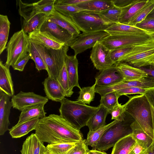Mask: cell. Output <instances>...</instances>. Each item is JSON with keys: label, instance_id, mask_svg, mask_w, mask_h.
Here are the masks:
<instances>
[{"label": "cell", "instance_id": "6da1fadb", "mask_svg": "<svg viewBox=\"0 0 154 154\" xmlns=\"http://www.w3.org/2000/svg\"><path fill=\"white\" fill-rule=\"evenodd\" d=\"M35 134L44 142L78 143L82 135L60 115L51 114L40 119L35 129Z\"/></svg>", "mask_w": 154, "mask_h": 154}, {"label": "cell", "instance_id": "7a4b0ae2", "mask_svg": "<svg viewBox=\"0 0 154 154\" xmlns=\"http://www.w3.org/2000/svg\"><path fill=\"white\" fill-rule=\"evenodd\" d=\"M60 115L77 130L87 126L90 119L99 107L92 106L65 98L60 102Z\"/></svg>", "mask_w": 154, "mask_h": 154}, {"label": "cell", "instance_id": "3957f363", "mask_svg": "<svg viewBox=\"0 0 154 154\" xmlns=\"http://www.w3.org/2000/svg\"><path fill=\"white\" fill-rule=\"evenodd\" d=\"M128 97L125 104L126 113L132 117L144 131L154 140V131L150 104L145 96Z\"/></svg>", "mask_w": 154, "mask_h": 154}, {"label": "cell", "instance_id": "277c9868", "mask_svg": "<svg viewBox=\"0 0 154 154\" xmlns=\"http://www.w3.org/2000/svg\"><path fill=\"white\" fill-rule=\"evenodd\" d=\"M30 40L28 35L23 29L14 33L8 43L7 58L5 65L13 67L29 53Z\"/></svg>", "mask_w": 154, "mask_h": 154}, {"label": "cell", "instance_id": "5b68a950", "mask_svg": "<svg viewBox=\"0 0 154 154\" xmlns=\"http://www.w3.org/2000/svg\"><path fill=\"white\" fill-rule=\"evenodd\" d=\"M70 18L80 31L85 32L105 31L115 23L107 21L97 13L85 10Z\"/></svg>", "mask_w": 154, "mask_h": 154}, {"label": "cell", "instance_id": "8992f818", "mask_svg": "<svg viewBox=\"0 0 154 154\" xmlns=\"http://www.w3.org/2000/svg\"><path fill=\"white\" fill-rule=\"evenodd\" d=\"M18 12L23 18L22 29L28 35L35 29L39 30L48 17L37 11L32 3H24L20 0Z\"/></svg>", "mask_w": 154, "mask_h": 154}, {"label": "cell", "instance_id": "52a82bcc", "mask_svg": "<svg viewBox=\"0 0 154 154\" xmlns=\"http://www.w3.org/2000/svg\"><path fill=\"white\" fill-rule=\"evenodd\" d=\"M153 42L148 33L110 35L100 41L110 50Z\"/></svg>", "mask_w": 154, "mask_h": 154}, {"label": "cell", "instance_id": "ba28073f", "mask_svg": "<svg viewBox=\"0 0 154 154\" xmlns=\"http://www.w3.org/2000/svg\"><path fill=\"white\" fill-rule=\"evenodd\" d=\"M131 123H130L125 118L124 120L118 121L111 126L103 135L97 144L96 149L106 151L113 147L121 139L131 134Z\"/></svg>", "mask_w": 154, "mask_h": 154}, {"label": "cell", "instance_id": "9c48e42d", "mask_svg": "<svg viewBox=\"0 0 154 154\" xmlns=\"http://www.w3.org/2000/svg\"><path fill=\"white\" fill-rule=\"evenodd\" d=\"M109 35L105 31L83 32L76 38L70 47L74 51V56H76L77 54L92 48L97 42L101 41Z\"/></svg>", "mask_w": 154, "mask_h": 154}, {"label": "cell", "instance_id": "30bf717a", "mask_svg": "<svg viewBox=\"0 0 154 154\" xmlns=\"http://www.w3.org/2000/svg\"><path fill=\"white\" fill-rule=\"evenodd\" d=\"M154 86V78L148 76L142 79L131 81L124 80L117 84L107 87L96 86V93L101 96L106 94L128 87H139L148 88Z\"/></svg>", "mask_w": 154, "mask_h": 154}, {"label": "cell", "instance_id": "8fae6325", "mask_svg": "<svg viewBox=\"0 0 154 154\" xmlns=\"http://www.w3.org/2000/svg\"><path fill=\"white\" fill-rule=\"evenodd\" d=\"M92 48L90 58L97 69L101 71L115 64L111 58L110 50L100 42H97Z\"/></svg>", "mask_w": 154, "mask_h": 154}, {"label": "cell", "instance_id": "7c38bea8", "mask_svg": "<svg viewBox=\"0 0 154 154\" xmlns=\"http://www.w3.org/2000/svg\"><path fill=\"white\" fill-rule=\"evenodd\" d=\"M48 99L46 97L37 94L33 92L20 91L11 97V102L13 108L20 111L30 106L42 103H46Z\"/></svg>", "mask_w": 154, "mask_h": 154}, {"label": "cell", "instance_id": "4fadbf2b", "mask_svg": "<svg viewBox=\"0 0 154 154\" xmlns=\"http://www.w3.org/2000/svg\"><path fill=\"white\" fill-rule=\"evenodd\" d=\"M39 30L48 32L64 45L68 47H70L76 39L66 29L47 20L44 22Z\"/></svg>", "mask_w": 154, "mask_h": 154}, {"label": "cell", "instance_id": "5bb4252c", "mask_svg": "<svg viewBox=\"0 0 154 154\" xmlns=\"http://www.w3.org/2000/svg\"><path fill=\"white\" fill-rule=\"evenodd\" d=\"M96 85L107 87L124 81V78L116 64L100 71L95 78Z\"/></svg>", "mask_w": 154, "mask_h": 154}, {"label": "cell", "instance_id": "9a60e30c", "mask_svg": "<svg viewBox=\"0 0 154 154\" xmlns=\"http://www.w3.org/2000/svg\"><path fill=\"white\" fill-rule=\"evenodd\" d=\"M28 35L31 42L42 45L48 48L58 49L64 45V44L47 32H42L36 29Z\"/></svg>", "mask_w": 154, "mask_h": 154}, {"label": "cell", "instance_id": "2e32d148", "mask_svg": "<svg viewBox=\"0 0 154 154\" xmlns=\"http://www.w3.org/2000/svg\"><path fill=\"white\" fill-rule=\"evenodd\" d=\"M42 84L46 97L48 99L60 102L66 97L65 91L58 80L48 76Z\"/></svg>", "mask_w": 154, "mask_h": 154}, {"label": "cell", "instance_id": "e0dca14e", "mask_svg": "<svg viewBox=\"0 0 154 154\" xmlns=\"http://www.w3.org/2000/svg\"><path fill=\"white\" fill-rule=\"evenodd\" d=\"M11 97L0 90V135H3L9 130V117L12 105Z\"/></svg>", "mask_w": 154, "mask_h": 154}, {"label": "cell", "instance_id": "ac0fdd59", "mask_svg": "<svg viewBox=\"0 0 154 154\" xmlns=\"http://www.w3.org/2000/svg\"><path fill=\"white\" fill-rule=\"evenodd\" d=\"M47 20L53 22L66 29L75 38L80 34V31L71 18L64 16L54 9L48 16Z\"/></svg>", "mask_w": 154, "mask_h": 154}, {"label": "cell", "instance_id": "d6986e66", "mask_svg": "<svg viewBox=\"0 0 154 154\" xmlns=\"http://www.w3.org/2000/svg\"><path fill=\"white\" fill-rule=\"evenodd\" d=\"M32 43L45 63L48 76L57 80L60 71L49 48L42 45Z\"/></svg>", "mask_w": 154, "mask_h": 154}, {"label": "cell", "instance_id": "ffe728a7", "mask_svg": "<svg viewBox=\"0 0 154 154\" xmlns=\"http://www.w3.org/2000/svg\"><path fill=\"white\" fill-rule=\"evenodd\" d=\"M45 146L35 133L28 136L23 143L21 154H44Z\"/></svg>", "mask_w": 154, "mask_h": 154}, {"label": "cell", "instance_id": "44dd1931", "mask_svg": "<svg viewBox=\"0 0 154 154\" xmlns=\"http://www.w3.org/2000/svg\"><path fill=\"white\" fill-rule=\"evenodd\" d=\"M154 59L153 48L128 57L121 62H125L134 67L140 68L151 64Z\"/></svg>", "mask_w": 154, "mask_h": 154}, {"label": "cell", "instance_id": "7402d4cb", "mask_svg": "<svg viewBox=\"0 0 154 154\" xmlns=\"http://www.w3.org/2000/svg\"><path fill=\"white\" fill-rule=\"evenodd\" d=\"M148 0H134L128 6L122 8L119 23L128 25L129 23Z\"/></svg>", "mask_w": 154, "mask_h": 154}, {"label": "cell", "instance_id": "603a6c76", "mask_svg": "<svg viewBox=\"0 0 154 154\" xmlns=\"http://www.w3.org/2000/svg\"><path fill=\"white\" fill-rule=\"evenodd\" d=\"M78 61L76 56L67 55L66 64L67 72L70 89L73 91L74 87H77L81 89L79 83L78 74Z\"/></svg>", "mask_w": 154, "mask_h": 154}, {"label": "cell", "instance_id": "cb8c5ba5", "mask_svg": "<svg viewBox=\"0 0 154 154\" xmlns=\"http://www.w3.org/2000/svg\"><path fill=\"white\" fill-rule=\"evenodd\" d=\"M99 108L90 119L87 125L89 131L94 132L106 125V119L109 111L102 105L100 104Z\"/></svg>", "mask_w": 154, "mask_h": 154}, {"label": "cell", "instance_id": "d4e9b609", "mask_svg": "<svg viewBox=\"0 0 154 154\" xmlns=\"http://www.w3.org/2000/svg\"><path fill=\"white\" fill-rule=\"evenodd\" d=\"M116 64L124 78V80H134L148 76L147 74L143 70L132 66L126 63L120 62Z\"/></svg>", "mask_w": 154, "mask_h": 154}, {"label": "cell", "instance_id": "484cf974", "mask_svg": "<svg viewBox=\"0 0 154 154\" xmlns=\"http://www.w3.org/2000/svg\"><path fill=\"white\" fill-rule=\"evenodd\" d=\"M40 119L38 117H35L20 124H16L9 129V133L12 138L22 137L35 130Z\"/></svg>", "mask_w": 154, "mask_h": 154}, {"label": "cell", "instance_id": "4316f807", "mask_svg": "<svg viewBox=\"0 0 154 154\" xmlns=\"http://www.w3.org/2000/svg\"><path fill=\"white\" fill-rule=\"evenodd\" d=\"M9 67L0 61V89L11 97L14 95L13 82Z\"/></svg>", "mask_w": 154, "mask_h": 154}, {"label": "cell", "instance_id": "83f0119b", "mask_svg": "<svg viewBox=\"0 0 154 154\" xmlns=\"http://www.w3.org/2000/svg\"><path fill=\"white\" fill-rule=\"evenodd\" d=\"M46 103H42L28 106L22 111L19 116L17 125L22 123L27 120L35 117L40 119L46 116L44 107Z\"/></svg>", "mask_w": 154, "mask_h": 154}, {"label": "cell", "instance_id": "f1b7e54d", "mask_svg": "<svg viewBox=\"0 0 154 154\" xmlns=\"http://www.w3.org/2000/svg\"><path fill=\"white\" fill-rule=\"evenodd\" d=\"M131 134L137 143L147 149L152 143L154 140L149 136L135 121L130 125Z\"/></svg>", "mask_w": 154, "mask_h": 154}, {"label": "cell", "instance_id": "f546056e", "mask_svg": "<svg viewBox=\"0 0 154 154\" xmlns=\"http://www.w3.org/2000/svg\"><path fill=\"white\" fill-rule=\"evenodd\" d=\"M76 6L84 10L100 12L114 6L111 0H87Z\"/></svg>", "mask_w": 154, "mask_h": 154}, {"label": "cell", "instance_id": "4dcf8cb0", "mask_svg": "<svg viewBox=\"0 0 154 154\" xmlns=\"http://www.w3.org/2000/svg\"><path fill=\"white\" fill-rule=\"evenodd\" d=\"M137 143L131 134L119 140L113 146L111 154H129Z\"/></svg>", "mask_w": 154, "mask_h": 154}, {"label": "cell", "instance_id": "1f68e13d", "mask_svg": "<svg viewBox=\"0 0 154 154\" xmlns=\"http://www.w3.org/2000/svg\"><path fill=\"white\" fill-rule=\"evenodd\" d=\"M110 35L129 34L134 33H148L145 31L135 26L119 23H115L105 30Z\"/></svg>", "mask_w": 154, "mask_h": 154}, {"label": "cell", "instance_id": "d6a6232c", "mask_svg": "<svg viewBox=\"0 0 154 154\" xmlns=\"http://www.w3.org/2000/svg\"><path fill=\"white\" fill-rule=\"evenodd\" d=\"M118 122L117 120H114L111 122L95 131H89L85 142L86 145L88 146H90L92 147V149H96L97 144L103 134L109 128Z\"/></svg>", "mask_w": 154, "mask_h": 154}, {"label": "cell", "instance_id": "836d02e7", "mask_svg": "<svg viewBox=\"0 0 154 154\" xmlns=\"http://www.w3.org/2000/svg\"><path fill=\"white\" fill-rule=\"evenodd\" d=\"M10 24L7 15H0V54L6 48Z\"/></svg>", "mask_w": 154, "mask_h": 154}, {"label": "cell", "instance_id": "e575fe53", "mask_svg": "<svg viewBox=\"0 0 154 154\" xmlns=\"http://www.w3.org/2000/svg\"><path fill=\"white\" fill-rule=\"evenodd\" d=\"M77 143H57L48 144L45 146L44 154H67Z\"/></svg>", "mask_w": 154, "mask_h": 154}, {"label": "cell", "instance_id": "d590c367", "mask_svg": "<svg viewBox=\"0 0 154 154\" xmlns=\"http://www.w3.org/2000/svg\"><path fill=\"white\" fill-rule=\"evenodd\" d=\"M96 85L95 82L92 86L82 88L79 92V95L76 101L83 104L89 105L94 98Z\"/></svg>", "mask_w": 154, "mask_h": 154}, {"label": "cell", "instance_id": "8d00e7d4", "mask_svg": "<svg viewBox=\"0 0 154 154\" xmlns=\"http://www.w3.org/2000/svg\"><path fill=\"white\" fill-rule=\"evenodd\" d=\"M154 8V0H148L146 3L135 15L128 25L135 26L148 16Z\"/></svg>", "mask_w": 154, "mask_h": 154}, {"label": "cell", "instance_id": "74e56055", "mask_svg": "<svg viewBox=\"0 0 154 154\" xmlns=\"http://www.w3.org/2000/svg\"><path fill=\"white\" fill-rule=\"evenodd\" d=\"M55 1L56 0H41L32 4L39 13L48 16L54 9V5Z\"/></svg>", "mask_w": 154, "mask_h": 154}, {"label": "cell", "instance_id": "f35d334b", "mask_svg": "<svg viewBox=\"0 0 154 154\" xmlns=\"http://www.w3.org/2000/svg\"><path fill=\"white\" fill-rule=\"evenodd\" d=\"M121 12V8L114 6L104 11L96 13L100 14L107 21L116 23H119Z\"/></svg>", "mask_w": 154, "mask_h": 154}, {"label": "cell", "instance_id": "ab89813d", "mask_svg": "<svg viewBox=\"0 0 154 154\" xmlns=\"http://www.w3.org/2000/svg\"><path fill=\"white\" fill-rule=\"evenodd\" d=\"M29 53L31 59L34 62L35 68L38 71L47 70V67L42 57L36 49L33 44L30 41Z\"/></svg>", "mask_w": 154, "mask_h": 154}, {"label": "cell", "instance_id": "60d3db41", "mask_svg": "<svg viewBox=\"0 0 154 154\" xmlns=\"http://www.w3.org/2000/svg\"><path fill=\"white\" fill-rule=\"evenodd\" d=\"M119 97L116 91L107 93L101 96L100 104L106 108L110 112L118 102Z\"/></svg>", "mask_w": 154, "mask_h": 154}, {"label": "cell", "instance_id": "b9f144b4", "mask_svg": "<svg viewBox=\"0 0 154 154\" xmlns=\"http://www.w3.org/2000/svg\"><path fill=\"white\" fill-rule=\"evenodd\" d=\"M57 80L64 90L66 97H71L74 92L71 91L70 88L66 62L60 71Z\"/></svg>", "mask_w": 154, "mask_h": 154}, {"label": "cell", "instance_id": "7bdbcfd3", "mask_svg": "<svg viewBox=\"0 0 154 154\" xmlns=\"http://www.w3.org/2000/svg\"><path fill=\"white\" fill-rule=\"evenodd\" d=\"M54 9L64 16L70 17L72 15L84 11L76 5H59L55 4Z\"/></svg>", "mask_w": 154, "mask_h": 154}, {"label": "cell", "instance_id": "ee69618b", "mask_svg": "<svg viewBox=\"0 0 154 154\" xmlns=\"http://www.w3.org/2000/svg\"><path fill=\"white\" fill-rule=\"evenodd\" d=\"M134 46L125 47L110 50V56L113 62L115 64L118 63L121 59L129 53Z\"/></svg>", "mask_w": 154, "mask_h": 154}, {"label": "cell", "instance_id": "f6af8a7d", "mask_svg": "<svg viewBox=\"0 0 154 154\" xmlns=\"http://www.w3.org/2000/svg\"><path fill=\"white\" fill-rule=\"evenodd\" d=\"M125 104L122 105L119 102L110 111V113L111 115V119L122 121L125 120L126 116L125 109Z\"/></svg>", "mask_w": 154, "mask_h": 154}, {"label": "cell", "instance_id": "bcb514c9", "mask_svg": "<svg viewBox=\"0 0 154 154\" xmlns=\"http://www.w3.org/2000/svg\"><path fill=\"white\" fill-rule=\"evenodd\" d=\"M86 140H82L77 143L67 154H87L89 151L85 144Z\"/></svg>", "mask_w": 154, "mask_h": 154}, {"label": "cell", "instance_id": "7dc6e473", "mask_svg": "<svg viewBox=\"0 0 154 154\" xmlns=\"http://www.w3.org/2000/svg\"><path fill=\"white\" fill-rule=\"evenodd\" d=\"M147 88L139 87H128L116 91L119 96L128 94H139L143 95L146 91Z\"/></svg>", "mask_w": 154, "mask_h": 154}, {"label": "cell", "instance_id": "c3c4849f", "mask_svg": "<svg viewBox=\"0 0 154 154\" xmlns=\"http://www.w3.org/2000/svg\"><path fill=\"white\" fill-rule=\"evenodd\" d=\"M135 26L149 33L154 32V19L146 18L137 23Z\"/></svg>", "mask_w": 154, "mask_h": 154}, {"label": "cell", "instance_id": "681fc988", "mask_svg": "<svg viewBox=\"0 0 154 154\" xmlns=\"http://www.w3.org/2000/svg\"><path fill=\"white\" fill-rule=\"evenodd\" d=\"M144 95L150 104L154 131V86L147 88Z\"/></svg>", "mask_w": 154, "mask_h": 154}, {"label": "cell", "instance_id": "f907efd6", "mask_svg": "<svg viewBox=\"0 0 154 154\" xmlns=\"http://www.w3.org/2000/svg\"><path fill=\"white\" fill-rule=\"evenodd\" d=\"M30 59H31V56L29 53L24 58L12 67L14 70L23 71L26 64Z\"/></svg>", "mask_w": 154, "mask_h": 154}, {"label": "cell", "instance_id": "816d5d0a", "mask_svg": "<svg viewBox=\"0 0 154 154\" xmlns=\"http://www.w3.org/2000/svg\"><path fill=\"white\" fill-rule=\"evenodd\" d=\"M87 0H56L55 3L57 4L76 5Z\"/></svg>", "mask_w": 154, "mask_h": 154}, {"label": "cell", "instance_id": "f5cc1de1", "mask_svg": "<svg viewBox=\"0 0 154 154\" xmlns=\"http://www.w3.org/2000/svg\"><path fill=\"white\" fill-rule=\"evenodd\" d=\"M112 1L115 6L122 9L131 4L134 0H112Z\"/></svg>", "mask_w": 154, "mask_h": 154}, {"label": "cell", "instance_id": "db71d44e", "mask_svg": "<svg viewBox=\"0 0 154 154\" xmlns=\"http://www.w3.org/2000/svg\"><path fill=\"white\" fill-rule=\"evenodd\" d=\"M146 151V149L137 143L129 154H143Z\"/></svg>", "mask_w": 154, "mask_h": 154}, {"label": "cell", "instance_id": "11a10c76", "mask_svg": "<svg viewBox=\"0 0 154 154\" xmlns=\"http://www.w3.org/2000/svg\"><path fill=\"white\" fill-rule=\"evenodd\" d=\"M140 68L145 71L147 74L148 76L154 78V66L153 65L151 64L149 66Z\"/></svg>", "mask_w": 154, "mask_h": 154}, {"label": "cell", "instance_id": "9f6ffc18", "mask_svg": "<svg viewBox=\"0 0 154 154\" xmlns=\"http://www.w3.org/2000/svg\"><path fill=\"white\" fill-rule=\"evenodd\" d=\"M87 154H107L106 152L96 149L89 150Z\"/></svg>", "mask_w": 154, "mask_h": 154}, {"label": "cell", "instance_id": "6f0895ef", "mask_svg": "<svg viewBox=\"0 0 154 154\" xmlns=\"http://www.w3.org/2000/svg\"><path fill=\"white\" fill-rule=\"evenodd\" d=\"M147 154H154V141L150 146L146 149Z\"/></svg>", "mask_w": 154, "mask_h": 154}, {"label": "cell", "instance_id": "680465c9", "mask_svg": "<svg viewBox=\"0 0 154 154\" xmlns=\"http://www.w3.org/2000/svg\"><path fill=\"white\" fill-rule=\"evenodd\" d=\"M146 18L154 19V8L146 17Z\"/></svg>", "mask_w": 154, "mask_h": 154}, {"label": "cell", "instance_id": "91938a15", "mask_svg": "<svg viewBox=\"0 0 154 154\" xmlns=\"http://www.w3.org/2000/svg\"><path fill=\"white\" fill-rule=\"evenodd\" d=\"M148 34L150 36L152 40L154 42V32L149 33Z\"/></svg>", "mask_w": 154, "mask_h": 154}, {"label": "cell", "instance_id": "94428289", "mask_svg": "<svg viewBox=\"0 0 154 154\" xmlns=\"http://www.w3.org/2000/svg\"><path fill=\"white\" fill-rule=\"evenodd\" d=\"M152 64L154 66V59L152 62Z\"/></svg>", "mask_w": 154, "mask_h": 154}, {"label": "cell", "instance_id": "6125c7cd", "mask_svg": "<svg viewBox=\"0 0 154 154\" xmlns=\"http://www.w3.org/2000/svg\"><path fill=\"white\" fill-rule=\"evenodd\" d=\"M143 154H147L146 151Z\"/></svg>", "mask_w": 154, "mask_h": 154}, {"label": "cell", "instance_id": "be15d7a7", "mask_svg": "<svg viewBox=\"0 0 154 154\" xmlns=\"http://www.w3.org/2000/svg\"></svg>", "mask_w": 154, "mask_h": 154}]
</instances>
